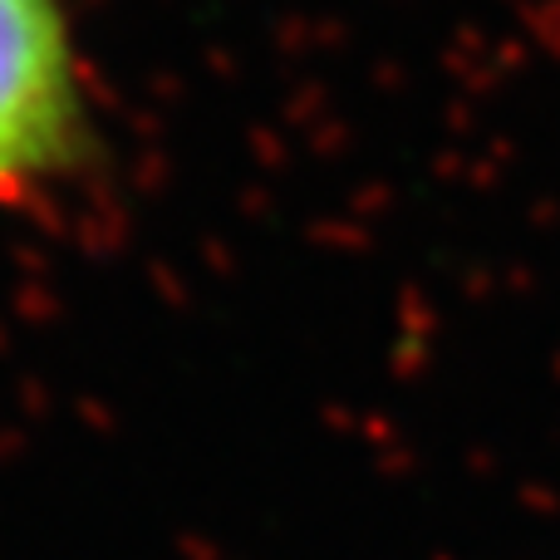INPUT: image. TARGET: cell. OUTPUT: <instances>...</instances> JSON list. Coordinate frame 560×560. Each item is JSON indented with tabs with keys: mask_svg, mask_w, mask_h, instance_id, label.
I'll return each mask as SVG.
<instances>
[{
	"mask_svg": "<svg viewBox=\"0 0 560 560\" xmlns=\"http://www.w3.org/2000/svg\"><path fill=\"white\" fill-rule=\"evenodd\" d=\"M94 153L74 35L59 0H0V202L79 173Z\"/></svg>",
	"mask_w": 560,
	"mask_h": 560,
	"instance_id": "obj_1",
	"label": "cell"
}]
</instances>
